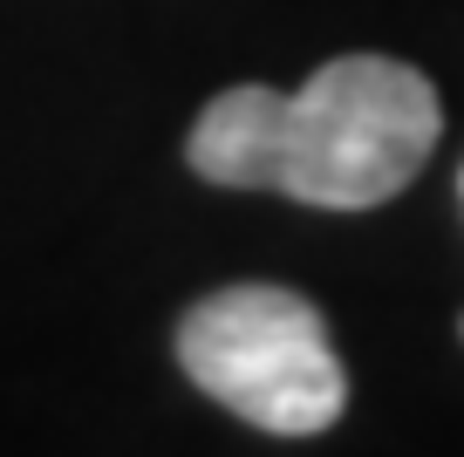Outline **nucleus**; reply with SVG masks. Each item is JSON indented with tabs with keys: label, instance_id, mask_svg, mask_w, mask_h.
<instances>
[{
	"label": "nucleus",
	"instance_id": "obj_2",
	"mask_svg": "<svg viewBox=\"0 0 464 457\" xmlns=\"http://www.w3.org/2000/svg\"><path fill=\"white\" fill-rule=\"evenodd\" d=\"M178 362L212 403L274 437H321L348 403L321 307L287 287H226L198 300L178 321Z\"/></svg>",
	"mask_w": 464,
	"mask_h": 457
},
{
	"label": "nucleus",
	"instance_id": "obj_1",
	"mask_svg": "<svg viewBox=\"0 0 464 457\" xmlns=\"http://www.w3.org/2000/svg\"><path fill=\"white\" fill-rule=\"evenodd\" d=\"M444 110L423 69L390 55H334L294 96L239 83L205 102L185 158L205 185L287 191L321 212H369L430 164Z\"/></svg>",
	"mask_w": 464,
	"mask_h": 457
}]
</instances>
